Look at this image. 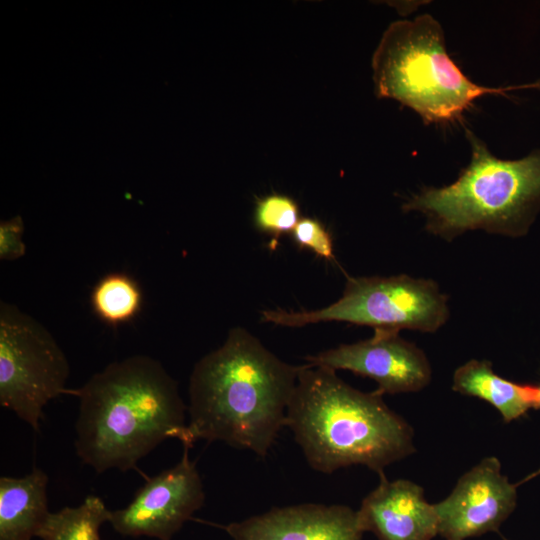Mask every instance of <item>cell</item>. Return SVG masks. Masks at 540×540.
Listing matches in <instances>:
<instances>
[{"mask_svg":"<svg viewBox=\"0 0 540 540\" xmlns=\"http://www.w3.org/2000/svg\"><path fill=\"white\" fill-rule=\"evenodd\" d=\"M24 223L17 215L0 223V259L13 261L25 255L26 246L22 240Z\"/></svg>","mask_w":540,"mask_h":540,"instance_id":"19","label":"cell"},{"mask_svg":"<svg viewBox=\"0 0 540 540\" xmlns=\"http://www.w3.org/2000/svg\"><path fill=\"white\" fill-rule=\"evenodd\" d=\"M517 86H518V89H536L540 91V77L536 79L534 82L517 85Z\"/></svg>","mask_w":540,"mask_h":540,"instance_id":"20","label":"cell"},{"mask_svg":"<svg viewBox=\"0 0 540 540\" xmlns=\"http://www.w3.org/2000/svg\"><path fill=\"white\" fill-rule=\"evenodd\" d=\"M517 485L501 472L494 456L485 457L457 481L452 492L435 503L438 534L465 540L496 532L516 507Z\"/></svg>","mask_w":540,"mask_h":540,"instance_id":"10","label":"cell"},{"mask_svg":"<svg viewBox=\"0 0 540 540\" xmlns=\"http://www.w3.org/2000/svg\"><path fill=\"white\" fill-rule=\"evenodd\" d=\"M305 360L310 366L348 370L371 378L378 384L375 392L381 396L420 391L432 378L424 351L396 332L374 331L369 339L340 344Z\"/></svg>","mask_w":540,"mask_h":540,"instance_id":"9","label":"cell"},{"mask_svg":"<svg viewBox=\"0 0 540 540\" xmlns=\"http://www.w3.org/2000/svg\"><path fill=\"white\" fill-rule=\"evenodd\" d=\"M110 511L101 498L89 495L76 507L51 512L38 537L42 540H101L100 527Z\"/></svg>","mask_w":540,"mask_h":540,"instance_id":"16","label":"cell"},{"mask_svg":"<svg viewBox=\"0 0 540 540\" xmlns=\"http://www.w3.org/2000/svg\"><path fill=\"white\" fill-rule=\"evenodd\" d=\"M285 426L308 465L325 474L363 465L379 475L416 450L413 428L381 395L355 389L325 367L302 366Z\"/></svg>","mask_w":540,"mask_h":540,"instance_id":"3","label":"cell"},{"mask_svg":"<svg viewBox=\"0 0 540 540\" xmlns=\"http://www.w3.org/2000/svg\"><path fill=\"white\" fill-rule=\"evenodd\" d=\"M173 467L150 478L124 508L110 511L113 529L131 537L171 540L205 500L200 474L188 446Z\"/></svg>","mask_w":540,"mask_h":540,"instance_id":"8","label":"cell"},{"mask_svg":"<svg viewBox=\"0 0 540 540\" xmlns=\"http://www.w3.org/2000/svg\"><path fill=\"white\" fill-rule=\"evenodd\" d=\"M452 389L462 395L479 398L492 405L509 423L538 409L540 387L520 384L499 376L488 360L471 359L453 374Z\"/></svg>","mask_w":540,"mask_h":540,"instance_id":"14","label":"cell"},{"mask_svg":"<svg viewBox=\"0 0 540 540\" xmlns=\"http://www.w3.org/2000/svg\"><path fill=\"white\" fill-rule=\"evenodd\" d=\"M470 161L457 179L424 186L402 204L420 213L425 230L445 241L483 230L512 238L525 236L540 212V149L514 160L500 159L466 128Z\"/></svg>","mask_w":540,"mask_h":540,"instance_id":"4","label":"cell"},{"mask_svg":"<svg viewBox=\"0 0 540 540\" xmlns=\"http://www.w3.org/2000/svg\"><path fill=\"white\" fill-rule=\"evenodd\" d=\"M291 236L300 249H309L328 261L335 259L332 236L319 220L310 217L300 218Z\"/></svg>","mask_w":540,"mask_h":540,"instance_id":"18","label":"cell"},{"mask_svg":"<svg viewBox=\"0 0 540 540\" xmlns=\"http://www.w3.org/2000/svg\"><path fill=\"white\" fill-rule=\"evenodd\" d=\"M47 474L39 468L24 477L0 478V540L38 537L50 511Z\"/></svg>","mask_w":540,"mask_h":540,"instance_id":"13","label":"cell"},{"mask_svg":"<svg viewBox=\"0 0 540 540\" xmlns=\"http://www.w3.org/2000/svg\"><path fill=\"white\" fill-rule=\"evenodd\" d=\"M539 387H540V385H539ZM538 409H540V402H539V406H538Z\"/></svg>","mask_w":540,"mask_h":540,"instance_id":"22","label":"cell"},{"mask_svg":"<svg viewBox=\"0 0 540 540\" xmlns=\"http://www.w3.org/2000/svg\"><path fill=\"white\" fill-rule=\"evenodd\" d=\"M539 475H540V467L536 471L532 472L530 475L526 476L523 480L518 482L516 485L518 486V485H520L522 483H525V482H527V481H529V480H531V479H533V478H535V477H537Z\"/></svg>","mask_w":540,"mask_h":540,"instance_id":"21","label":"cell"},{"mask_svg":"<svg viewBox=\"0 0 540 540\" xmlns=\"http://www.w3.org/2000/svg\"><path fill=\"white\" fill-rule=\"evenodd\" d=\"M90 304L103 323L117 327L132 321L140 313L143 292L132 276L125 272H111L94 285Z\"/></svg>","mask_w":540,"mask_h":540,"instance_id":"15","label":"cell"},{"mask_svg":"<svg viewBox=\"0 0 540 540\" xmlns=\"http://www.w3.org/2000/svg\"><path fill=\"white\" fill-rule=\"evenodd\" d=\"M73 393L80 399L76 453L97 473L128 471L166 439L186 443L177 382L150 356L112 362Z\"/></svg>","mask_w":540,"mask_h":540,"instance_id":"2","label":"cell"},{"mask_svg":"<svg viewBox=\"0 0 540 540\" xmlns=\"http://www.w3.org/2000/svg\"><path fill=\"white\" fill-rule=\"evenodd\" d=\"M378 486L363 500L357 513L363 532L378 540H432L438 535V517L424 489L407 479L390 481L379 474Z\"/></svg>","mask_w":540,"mask_h":540,"instance_id":"12","label":"cell"},{"mask_svg":"<svg viewBox=\"0 0 540 540\" xmlns=\"http://www.w3.org/2000/svg\"><path fill=\"white\" fill-rule=\"evenodd\" d=\"M233 540H362L357 513L341 504L273 507L224 527Z\"/></svg>","mask_w":540,"mask_h":540,"instance_id":"11","label":"cell"},{"mask_svg":"<svg viewBox=\"0 0 540 540\" xmlns=\"http://www.w3.org/2000/svg\"><path fill=\"white\" fill-rule=\"evenodd\" d=\"M302 366L278 358L247 329L232 328L191 372L183 446L222 441L266 457L285 426Z\"/></svg>","mask_w":540,"mask_h":540,"instance_id":"1","label":"cell"},{"mask_svg":"<svg viewBox=\"0 0 540 540\" xmlns=\"http://www.w3.org/2000/svg\"><path fill=\"white\" fill-rule=\"evenodd\" d=\"M299 220L298 204L287 195L271 194L256 204L255 225L261 232L273 236L275 243L281 235L291 233Z\"/></svg>","mask_w":540,"mask_h":540,"instance_id":"17","label":"cell"},{"mask_svg":"<svg viewBox=\"0 0 540 540\" xmlns=\"http://www.w3.org/2000/svg\"><path fill=\"white\" fill-rule=\"evenodd\" d=\"M70 367L52 334L13 304L0 303V404L35 431L47 403L66 392Z\"/></svg>","mask_w":540,"mask_h":540,"instance_id":"7","label":"cell"},{"mask_svg":"<svg viewBox=\"0 0 540 540\" xmlns=\"http://www.w3.org/2000/svg\"><path fill=\"white\" fill-rule=\"evenodd\" d=\"M372 70L376 96L413 110L425 125L460 121L478 98L517 89L470 80L450 57L444 30L430 14L392 22L374 51Z\"/></svg>","mask_w":540,"mask_h":540,"instance_id":"5","label":"cell"},{"mask_svg":"<svg viewBox=\"0 0 540 540\" xmlns=\"http://www.w3.org/2000/svg\"><path fill=\"white\" fill-rule=\"evenodd\" d=\"M448 296L432 279L406 274L347 277L342 296L311 311L263 310L261 320L286 327L319 322H346L374 331L402 329L434 333L449 319Z\"/></svg>","mask_w":540,"mask_h":540,"instance_id":"6","label":"cell"}]
</instances>
